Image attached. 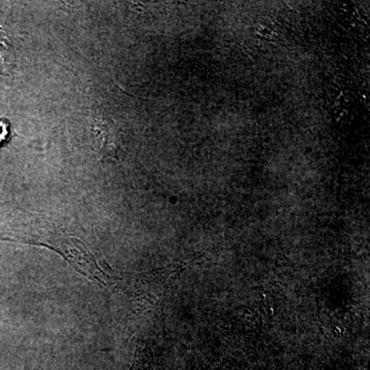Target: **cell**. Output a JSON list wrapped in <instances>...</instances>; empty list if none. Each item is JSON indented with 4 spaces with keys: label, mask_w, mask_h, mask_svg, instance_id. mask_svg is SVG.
Returning a JSON list of instances; mask_svg holds the SVG:
<instances>
[{
    "label": "cell",
    "mask_w": 370,
    "mask_h": 370,
    "mask_svg": "<svg viewBox=\"0 0 370 370\" xmlns=\"http://www.w3.org/2000/svg\"><path fill=\"white\" fill-rule=\"evenodd\" d=\"M89 140L99 158L111 156L116 159L121 140L118 128L112 121L103 116L94 118L89 128Z\"/></svg>",
    "instance_id": "1"
},
{
    "label": "cell",
    "mask_w": 370,
    "mask_h": 370,
    "mask_svg": "<svg viewBox=\"0 0 370 370\" xmlns=\"http://www.w3.org/2000/svg\"><path fill=\"white\" fill-rule=\"evenodd\" d=\"M16 65V56L10 37L0 30V75H8Z\"/></svg>",
    "instance_id": "2"
},
{
    "label": "cell",
    "mask_w": 370,
    "mask_h": 370,
    "mask_svg": "<svg viewBox=\"0 0 370 370\" xmlns=\"http://www.w3.org/2000/svg\"><path fill=\"white\" fill-rule=\"evenodd\" d=\"M11 137V123L6 118H0V147L6 144Z\"/></svg>",
    "instance_id": "3"
}]
</instances>
